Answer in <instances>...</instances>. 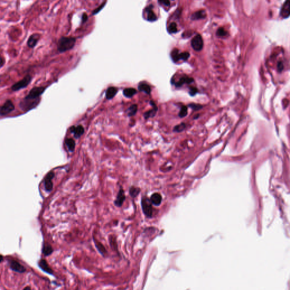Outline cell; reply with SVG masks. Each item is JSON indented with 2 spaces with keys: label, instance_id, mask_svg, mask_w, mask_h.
Here are the masks:
<instances>
[{
  "label": "cell",
  "instance_id": "obj_14",
  "mask_svg": "<svg viewBox=\"0 0 290 290\" xmlns=\"http://www.w3.org/2000/svg\"><path fill=\"white\" fill-rule=\"evenodd\" d=\"M290 5L288 1L284 2L283 4L281 10H280V15L284 18H288L290 16Z\"/></svg>",
  "mask_w": 290,
  "mask_h": 290
},
{
  "label": "cell",
  "instance_id": "obj_39",
  "mask_svg": "<svg viewBox=\"0 0 290 290\" xmlns=\"http://www.w3.org/2000/svg\"><path fill=\"white\" fill-rule=\"evenodd\" d=\"M87 18H88V17H87V14H86V13L83 14L82 17V22H85L87 20Z\"/></svg>",
  "mask_w": 290,
  "mask_h": 290
},
{
  "label": "cell",
  "instance_id": "obj_23",
  "mask_svg": "<svg viewBox=\"0 0 290 290\" xmlns=\"http://www.w3.org/2000/svg\"><path fill=\"white\" fill-rule=\"evenodd\" d=\"M136 94H137V90L133 88H127V89H124L123 91L124 95L128 98L133 97Z\"/></svg>",
  "mask_w": 290,
  "mask_h": 290
},
{
  "label": "cell",
  "instance_id": "obj_4",
  "mask_svg": "<svg viewBox=\"0 0 290 290\" xmlns=\"http://www.w3.org/2000/svg\"><path fill=\"white\" fill-rule=\"evenodd\" d=\"M40 102V100H33L30 99H26L24 98L19 103V107L22 111L27 112L35 108L36 107L38 106Z\"/></svg>",
  "mask_w": 290,
  "mask_h": 290
},
{
  "label": "cell",
  "instance_id": "obj_33",
  "mask_svg": "<svg viewBox=\"0 0 290 290\" xmlns=\"http://www.w3.org/2000/svg\"><path fill=\"white\" fill-rule=\"evenodd\" d=\"M189 106L190 107L192 110H195V111L201 110L202 108V106L198 104H190Z\"/></svg>",
  "mask_w": 290,
  "mask_h": 290
},
{
  "label": "cell",
  "instance_id": "obj_38",
  "mask_svg": "<svg viewBox=\"0 0 290 290\" xmlns=\"http://www.w3.org/2000/svg\"><path fill=\"white\" fill-rule=\"evenodd\" d=\"M159 2L163 4V5L166 6H169L170 5V2L169 1H159Z\"/></svg>",
  "mask_w": 290,
  "mask_h": 290
},
{
  "label": "cell",
  "instance_id": "obj_22",
  "mask_svg": "<svg viewBox=\"0 0 290 290\" xmlns=\"http://www.w3.org/2000/svg\"><path fill=\"white\" fill-rule=\"evenodd\" d=\"M65 144L67 146V149L70 152H73L75 151V143L73 139L72 138L66 139Z\"/></svg>",
  "mask_w": 290,
  "mask_h": 290
},
{
  "label": "cell",
  "instance_id": "obj_17",
  "mask_svg": "<svg viewBox=\"0 0 290 290\" xmlns=\"http://www.w3.org/2000/svg\"><path fill=\"white\" fill-rule=\"evenodd\" d=\"M152 6V5H150L146 9V11L147 12V19L150 22L155 21L157 19L155 14L151 9Z\"/></svg>",
  "mask_w": 290,
  "mask_h": 290
},
{
  "label": "cell",
  "instance_id": "obj_13",
  "mask_svg": "<svg viewBox=\"0 0 290 290\" xmlns=\"http://www.w3.org/2000/svg\"><path fill=\"white\" fill-rule=\"evenodd\" d=\"M38 265L39 268L44 272H46L49 274H53V270L50 268L48 264L46 262V260H43V259L40 260L38 263Z\"/></svg>",
  "mask_w": 290,
  "mask_h": 290
},
{
  "label": "cell",
  "instance_id": "obj_41",
  "mask_svg": "<svg viewBox=\"0 0 290 290\" xmlns=\"http://www.w3.org/2000/svg\"><path fill=\"white\" fill-rule=\"evenodd\" d=\"M23 290H31V287H30L27 286L25 288H24V289H23Z\"/></svg>",
  "mask_w": 290,
  "mask_h": 290
},
{
  "label": "cell",
  "instance_id": "obj_19",
  "mask_svg": "<svg viewBox=\"0 0 290 290\" xmlns=\"http://www.w3.org/2000/svg\"><path fill=\"white\" fill-rule=\"evenodd\" d=\"M117 88L115 87H110L107 90L106 93V97L107 99H111L115 97V96L117 94Z\"/></svg>",
  "mask_w": 290,
  "mask_h": 290
},
{
  "label": "cell",
  "instance_id": "obj_27",
  "mask_svg": "<svg viewBox=\"0 0 290 290\" xmlns=\"http://www.w3.org/2000/svg\"><path fill=\"white\" fill-rule=\"evenodd\" d=\"M138 111V106L137 104H133L128 109L127 115L129 116H133L137 113Z\"/></svg>",
  "mask_w": 290,
  "mask_h": 290
},
{
  "label": "cell",
  "instance_id": "obj_25",
  "mask_svg": "<svg viewBox=\"0 0 290 290\" xmlns=\"http://www.w3.org/2000/svg\"><path fill=\"white\" fill-rule=\"evenodd\" d=\"M53 252V249L49 244H45L42 248V253L46 256H50Z\"/></svg>",
  "mask_w": 290,
  "mask_h": 290
},
{
  "label": "cell",
  "instance_id": "obj_16",
  "mask_svg": "<svg viewBox=\"0 0 290 290\" xmlns=\"http://www.w3.org/2000/svg\"><path fill=\"white\" fill-rule=\"evenodd\" d=\"M150 201L153 205L156 206L160 205L162 203V195L158 193H155L152 194L150 199Z\"/></svg>",
  "mask_w": 290,
  "mask_h": 290
},
{
  "label": "cell",
  "instance_id": "obj_35",
  "mask_svg": "<svg viewBox=\"0 0 290 290\" xmlns=\"http://www.w3.org/2000/svg\"><path fill=\"white\" fill-rule=\"evenodd\" d=\"M106 4V2H104L103 4H101V5L98 8H96L95 10L92 12V14H97L98 13H99V11L101 10L103 7H104Z\"/></svg>",
  "mask_w": 290,
  "mask_h": 290
},
{
  "label": "cell",
  "instance_id": "obj_40",
  "mask_svg": "<svg viewBox=\"0 0 290 290\" xmlns=\"http://www.w3.org/2000/svg\"><path fill=\"white\" fill-rule=\"evenodd\" d=\"M4 60L3 59V58H2L1 57H0V67L4 65Z\"/></svg>",
  "mask_w": 290,
  "mask_h": 290
},
{
  "label": "cell",
  "instance_id": "obj_30",
  "mask_svg": "<svg viewBox=\"0 0 290 290\" xmlns=\"http://www.w3.org/2000/svg\"><path fill=\"white\" fill-rule=\"evenodd\" d=\"M187 108L186 106H183L181 108L179 114V117L181 118L185 117L187 115Z\"/></svg>",
  "mask_w": 290,
  "mask_h": 290
},
{
  "label": "cell",
  "instance_id": "obj_3",
  "mask_svg": "<svg viewBox=\"0 0 290 290\" xmlns=\"http://www.w3.org/2000/svg\"><path fill=\"white\" fill-rule=\"evenodd\" d=\"M46 87H33L25 98L33 100H40V96L44 92Z\"/></svg>",
  "mask_w": 290,
  "mask_h": 290
},
{
  "label": "cell",
  "instance_id": "obj_37",
  "mask_svg": "<svg viewBox=\"0 0 290 290\" xmlns=\"http://www.w3.org/2000/svg\"><path fill=\"white\" fill-rule=\"evenodd\" d=\"M284 66H283V62H278V65H277V69L279 72H281L283 70Z\"/></svg>",
  "mask_w": 290,
  "mask_h": 290
},
{
  "label": "cell",
  "instance_id": "obj_8",
  "mask_svg": "<svg viewBox=\"0 0 290 290\" xmlns=\"http://www.w3.org/2000/svg\"><path fill=\"white\" fill-rule=\"evenodd\" d=\"M9 265L10 269L15 272L24 273L26 272V269L23 265L14 260L9 261Z\"/></svg>",
  "mask_w": 290,
  "mask_h": 290
},
{
  "label": "cell",
  "instance_id": "obj_26",
  "mask_svg": "<svg viewBox=\"0 0 290 290\" xmlns=\"http://www.w3.org/2000/svg\"><path fill=\"white\" fill-rule=\"evenodd\" d=\"M180 54L179 53V50H173L172 52L171 53V58L172 59V60L175 62H176L177 61L180 60Z\"/></svg>",
  "mask_w": 290,
  "mask_h": 290
},
{
  "label": "cell",
  "instance_id": "obj_5",
  "mask_svg": "<svg viewBox=\"0 0 290 290\" xmlns=\"http://www.w3.org/2000/svg\"><path fill=\"white\" fill-rule=\"evenodd\" d=\"M142 208L143 214L147 217L150 218L152 216L153 213V209H152V203L150 201V199L146 197L142 198L141 199Z\"/></svg>",
  "mask_w": 290,
  "mask_h": 290
},
{
  "label": "cell",
  "instance_id": "obj_42",
  "mask_svg": "<svg viewBox=\"0 0 290 290\" xmlns=\"http://www.w3.org/2000/svg\"><path fill=\"white\" fill-rule=\"evenodd\" d=\"M3 260H4V257L2 255H0V264L3 261Z\"/></svg>",
  "mask_w": 290,
  "mask_h": 290
},
{
  "label": "cell",
  "instance_id": "obj_6",
  "mask_svg": "<svg viewBox=\"0 0 290 290\" xmlns=\"http://www.w3.org/2000/svg\"><path fill=\"white\" fill-rule=\"evenodd\" d=\"M15 110V106L10 100H7L0 106V116H6Z\"/></svg>",
  "mask_w": 290,
  "mask_h": 290
},
{
  "label": "cell",
  "instance_id": "obj_20",
  "mask_svg": "<svg viewBox=\"0 0 290 290\" xmlns=\"http://www.w3.org/2000/svg\"><path fill=\"white\" fill-rule=\"evenodd\" d=\"M206 16L205 11L203 10L198 11L191 15V19L192 20H198L201 19H204Z\"/></svg>",
  "mask_w": 290,
  "mask_h": 290
},
{
  "label": "cell",
  "instance_id": "obj_10",
  "mask_svg": "<svg viewBox=\"0 0 290 290\" xmlns=\"http://www.w3.org/2000/svg\"><path fill=\"white\" fill-rule=\"evenodd\" d=\"M125 199V195L124 190L123 189L120 188L117 194L116 199H115L114 202L115 205L119 207H121L124 203Z\"/></svg>",
  "mask_w": 290,
  "mask_h": 290
},
{
  "label": "cell",
  "instance_id": "obj_7",
  "mask_svg": "<svg viewBox=\"0 0 290 290\" xmlns=\"http://www.w3.org/2000/svg\"><path fill=\"white\" fill-rule=\"evenodd\" d=\"M191 45L193 50L195 51H199L203 48V42L200 35H197L191 40Z\"/></svg>",
  "mask_w": 290,
  "mask_h": 290
},
{
  "label": "cell",
  "instance_id": "obj_24",
  "mask_svg": "<svg viewBox=\"0 0 290 290\" xmlns=\"http://www.w3.org/2000/svg\"><path fill=\"white\" fill-rule=\"evenodd\" d=\"M141 191V189L139 187H131L129 188V195L132 198H135L139 194Z\"/></svg>",
  "mask_w": 290,
  "mask_h": 290
},
{
  "label": "cell",
  "instance_id": "obj_9",
  "mask_svg": "<svg viewBox=\"0 0 290 290\" xmlns=\"http://www.w3.org/2000/svg\"><path fill=\"white\" fill-rule=\"evenodd\" d=\"M70 131L71 133H72L75 138L76 139L80 138L82 135L84 133V128L82 125H78L77 127L75 126H72L70 127Z\"/></svg>",
  "mask_w": 290,
  "mask_h": 290
},
{
  "label": "cell",
  "instance_id": "obj_12",
  "mask_svg": "<svg viewBox=\"0 0 290 290\" xmlns=\"http://www.w3.org/2000/svg\"><path fill=\"white\" fill-rule=\"evenodd\" d=\"M54 173L50 172L46 175V179H45V187L46 189L48 191H52L53 187V183H52V179L54 177Z\"/></svg>",
  "mask_w": 290,
  "mask_h": 290
},
{
  "label": "cell",
  "instance_id": "obj_36",
  "mask_svg": "<svg viewBox=\"0 0 290 290\" xmlns=\"http://www.w3.org/2000/svg\"><path fill=\"white\" fill-rule=\"evenodd\" d=\"M198 92V90L196 89L195 87H191L190 89V91H189V94L191 96H194Z\"/></svg>",
  "mask_w": 290,
  "mask_h": 290
},
{
  "label": "cell",
  "instance_id": "obj_34",
  "mask_svg": "<svg viewBox=\"0 0 290 290\" xmlns=\"http://www.w3.org/2000/svg\"><path fill=\"white\" fill-rule=\"evenodd\" d=\"M96 246L97 248L98 249L99 252H100L102 253H103L104 252H106L105 248L103 247V245L100 243L99 242H95Z\"/></svg>",
  "mask_w": 290,
  "mask_h": 290
},
{
  "label": "cell",
  "instance_id": "obj_1",
  "mask_svg": "<svg viewBox=\"0 0 290 290\" xmlns=\"http://www.w3.org/2000/svg\"><path fill=\"white\" fill-rule=\"evenodd\" d=\"M75 39L73 37L62 36L58 40L57 50L60 52H64L72 49L75 46Z\"/></svg>",
  "mask_w": 290,
  "mask_h": 290
},
{
  "label": "cell",
  "instance_id": "obj_18",
  "mask_svg": "<svg viewBox=\"0 0 290 290\" xmlns=\"http://www.w3.org/2000/svg\"><path fill=\"white\" fill-rule=\"evenodd\" d=\"M194 79L192 78H189L187 77H183L179 79V81L177 82V83H175V85L176 87H181L183 85L187 83V84H190L191 82H193Z\"/></svg>",
  "mask_w": 290,
  "mask_h": 290
},
{
  "label": "cell",
  "instance_id": "obj_28",
  "mask_svg": "<svg viewBox=\"0 0 290 290\" xmlns=\"http://www.w3.org/2000/svg\"><path fill=\"white\" fill-rule=\"evenodd\" d=\"M168 32L171 33V34L176 33V32H177V28L176 24L175 22L171 23L170 24V26H168Z\"/></svg>",
  "mask_w": 290,
  "mask_h": 290
},
{
  "label": "cell",
  "instance_id": "obj_32",
  "mask_svg": "<svg viewBox=\"0 0 290 290\" xmlns=\"http://www.w3.org/2000/svg\"><path fill=\"white\" fill-rule=\"evenodd\" d=\"M227 31L223 28H220L216 32V35L218 36H224L226 35Z\"/></svg>",
  "mask_w": 290,
  "mask_h": 290
},
{
  "label": "cell",
  "instance_id": "obj_31",
  "mask_svg": "<svg viewBox=\"0 0 290 290\" xmlns=\"http://www.w3.org/2000/svg\"><path fill=\"white\" fill-rule=\"evenodd\" d=\"M180 60L186 61L187 60L189 57H190V54L187 52H185L180 53Z\"/></svg>",
  "mask_w": 290,
  "mask_h": 290
},
{
  "label": "cell",
  "instance_id": "obj_29",
  "mask_svg": "<svg viewBox=\"0 0 290 290\" xmlns=\"http://www.w3.org/2000/svg\"><path fill=\"white\" fill-rule=\"evenodd\" d=\"M185 127H186L185 124L184 123H181V124H179L178 125H176L175 127H174L173 131H176V132H181V131H184Z\"/></svg>",
  "mask_w": 290,
  "mask_h": 290
},
{
  "label": "cell",
  "instance_id": "obj_15",
  "mask_svg": "<svg viewBox=\"0 0 290 290\" xmlns=\"http://www.w3.org/2000/svg\"><path fill=\"white\" fill-rule=\"evenodd\" d=\"M150 104L152 106V109L150 110V111H148L146 112H145V114L143 115V116L145 117V119H149V118H150V117H154L155 116L157 111H158L157 107L152 100L150 101Z\"/></svg>",
  "mask_w": 290,
  "mask_h": 290
},
{
  "label": "cell",
  "instance_id": "obj_21",
  "mask_svg": "<svg viewBox=\"0 0 290 290\" xmlns=\"http://www.w3.org/2000/svg\"><path fill=\"white\" fill-rule=\"evenodd\" d=\"M138 89L139 91L144 92L147 94H150L151 92V87L148 84L144 83V82H141L138 85Z\"/></svg>",
  "mask_w": 290,
  "mask_h": 290
},
{
  "label": "cell",
  "instance_id": "obj_2",
  "mask_svg": "<svg viewBox=\"0 0 290 290\" xmlns=\"http://www.w3.org/2000/svg\"><path fill=\"white\" fill-rule=\"evenodd\" d=\"M32 81V77L30 75H26L21 80L16 82L11 87L13 91H17L21 89H25L30 84Z\"/></svg>",
  "mask_w": 290,
  "mask_h": 290
},
{
  "label": "cell",
  "instance_id": "obj_11",
  "mask_svg": "<svg viewBox=\"0 0 290 290\" xmlns=\"http://www.w3.org/2000/svg\"><path fill=\"white\" fill-rule=\"evenodd\" d=\"M40 38V36L38 34H32V35L30 36L28 38L27 42L28 47L31 48H33L35 47L38 44V42H39Z\"/></svg>",
  "mask_w": 290,
  "mask_h": 290
}]
</instances>
